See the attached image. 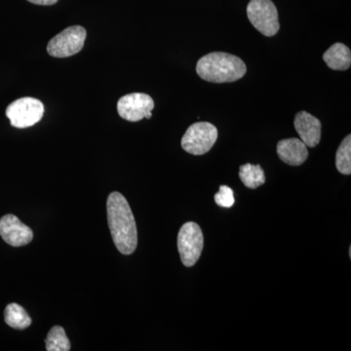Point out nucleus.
<instances>
[{"label": "nucleus", "instance_id": "1", "mask_svg": "<svg viewBox=\"0 0 351 351\" xmlns=\"http://www.w3.org/2000/svg\"><path fill=\"white\" fill-rule=\"evenodd\" d=\"M108 226L113 243L123 255H131L137 249L138 232L133 212L121 193H112L107 201Z\"/></svg>", "mask_w": 351, "mask_h": 351}, {"label": "nucleus", "instance_id": "2", "mask_svg": "<svg viewBox=\"0 0 351 351\" xmlns=\"http://www.w3.org/2000/svg\"><path fill=\"white\" fill-rule=\"evenodd\" d=\"M247 68L239 57L225 52H213L201 58L196 73L208 82H234L246 75Z\"/></svg>", "mask_w": 351, "mask_h": 351}, {"label": "nucleus", "instance_id": "3", "mask_svg": "<svg viewBox=\"0 0 351 351\" xmlns=\"http://www.w3.org/2000/svg\"><path fill=\"white\" fill-rule=\"evenodd\" d=\"M247 15L254 27L265 36H274L280 29L278 12L271 0H251Z\"/></svg>", "mask_w": 351, "mask_h": 351}, {"label": "nucleus", "instance_id": "4", "mask_svg": "<svg viewBox=\"0 0 351 351\" xmlns=\"http://www.w3.org/2000/svg\"><path fill=\"white\" fill-rule=\"evenodd\" d=\"M204 246V237L200 226L193 221L184 223L178 234V250L182 265L193 267L199 260Z\"/></svg>", "mask_w": 351, "mask_h": 351}, {"label": "nucleus", "instance_id": "5", "mask_svg": "<svg viewBox=\"0 0 351 351\" xmlns=\"http://www.w3.org/2000/svg\"><path fill=\"white\" fill-rule=\"evenodd\" d=\"M218 138V130L209 122H196L189 127L182 138L184 151L193 156H202L213 147Z\"/></svg>", "mask_w": 351, "mask_h": 351}, {"label": "nucleus", "instance_id": "6", "mask_svg": "<svg viewBox=\"0 0 351 351\" xmlns=\"http://www.w3.org/2000/svg\"><path fill=\"white\" fill-rule=\"evenodd\" d=\"M86 29L82 25H73L54 36L47 45V52L55 58H68L82 50L86 39Z\"/></svg>", "mask_w": 351, "mask_h": 351}, {"label": "nucleus", "instance_id": "7", "mask_svg": "<svg viewBox=\"0 0 351 351\" xmlns=\"http://www.w3.org/2000/svg\"><path fill=\"white\" fill-rule=\"evenodd\" d=\"M44 106L38 99L25 97L11 103L6 108V117L16 128L34 126L43 119Z\"/></svg>", "mask_w": 351, "mask_h": 351}, {"label": "nucleus", "instance_id": "8", "mask_svg": "<svg viewBox=\"0 0 351 351\" xmlns=\"http://www.w3.org/2000/svg\"><path fill=\"white\" fill-rule=\"evenodd\" d=\"M154 108V101L152 97L144 93L125 95L117 103L119 117L130 122L151 119Z\"/></svg>", "mask_w": 351, "mask_h": 351}, {"label": "nucleus", "instance_id": "9", "mask_svg": "<svg viewBox=\"0 0 351 351\" xmlns=\"http://www.w3.org/2000/svg\"><path fill=\"white\" fill-rule=\"evenodd\" d=\"M0 235L7 244L13 247L25 246L31 243L34 239L32 228L12 214L5 215L0 219Z\"/></svg>", "mask_w": 351, "mask_h": 351}, {"label": "nucleus", "instance_id": "10", "mask_svg": "<svg viewBox=\"0 0 351 351\" xmlns=\"http://www.w3.org/2000/svg\"><path fill=\"white\" fill-rule=\"evenodd\" d=\"M294 125L302 142L307 147H315L319 145L322 129L319 119L302 110L295 114Z\"/></svg>", "mask_w": 351, "mask_h": 351}, {"label": "nucleus", "instance_id": "11", "mask_svg": "<svg viewBox=\"0 0 351 351\" xmlns=\"http://www.w3.org/2000/svg\"><path fill=\"white\" fill-rule=\"evenodd\" d=\"M277 154L284 163L300 166L308 158L307 147L300 138H291L280 141L276 147Z\"/></svg>", "mask_w": 351, "mask_h": 351}, {"label": "nucleus", "instance_id": "12", "mask_svg": "<svg viewBox=\"0 0 351 351\" xmlns=\"http://www.w3.org/2000/svg\"><path fill=\"white\" fill-rule=\"evenodd\" d=\"M323 60L334 71H346L350 68L351 52L343 43H335L323 55Z\"/></svg>", "mask_w": 351, "mask_h": 351}, {"label": "nucleus", "instance_id": "13", "mask_svg": "<svg viewBox=\"0 0 351 351\" xmlns=\"http://www.w3.org/2000/svg\"><path fill=\"white\" fill-rule=\"evenodd\" d=\"M4 319L8 326L17 330H25L31 326L32 318L20 304H8L4 311Z\"/></svg>", "mask_w": 351, "mask_h": 351}, {"label": "nucleus", "instance_id": "14", "mask_svg": "<svg viewBox=\"0 0 351 351\" xmlns=\"http://www.w3.org/2000/svg\"><path fill=\"white\" fill-rule=\"evenodd\" d=\"M239 178L246 188L255 189L265 182V172L261 165L245 164L240 166Z\"/></svg>", "mask_w": 351, "mask_h": 351}, {"label": "nucleus", "instance_id": "15", "mask_svg": "<svg viewBox=\"0 0 351 351\" xmlns=\"http://www.w3.org/2000/svg\"><path fill=\"white\" fill-rule=\"evenodd\" d=\"M46 350L48 351H69L71 350V343L64 328L55 326L48 332L45 339Z\"/></svg>", "mask_w": 351, "mask_h": 351}, {"label": "nucleus", "instance_id": "16", "mask_svg": "<svg viewBox=\"0 0 351 351\" xmlns=\"http://www.w3.org/2000/svg\"><path fill=\"white\" fill-rule=\"evenodd\" d=\"M336 167L343 175L351 174V136H346L336 154Z\"/></svg>", "mask_w": 351, "mask_h": 351}, {"label": "nucleus", "instance_id": "17", "mask_svg": "<svg viewBox=\"0 0 351 351\" xmlns=\"http://www.w3.org/2000/svg\"><path fill=\"white\" fill-rule=\"evenodd\" d=\"M215 202L219 206L223 208H230L234 205L235 198L233 195V191L230 186H221L218 193L215 195Z\"/></svg>", "mask_w": 351, "mask_h": 351}, {"label": "nucleus", "instance_id": "18", "mask_svg": "<svg viewBox=\"0 0 351 351\" xmlns=\"http://www.w3.org/2000/svg\"><path fill=\"white\" fill-rule=\"evenodd\" d=\"M31 3L36 4V5H53L57 3L58 0H27Z\"/></svg>", "mask_w": 351, "mask_h": 351}]
</instances>
